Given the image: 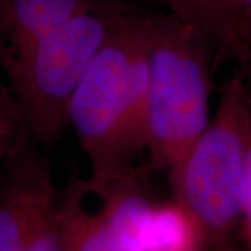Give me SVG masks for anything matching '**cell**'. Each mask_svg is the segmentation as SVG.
<instances>
[{"label": "cell", "instance_id": "obj_7", "mask_svg": "<svg viewBox=\"0 0 251 251\" xmlns=\"http://www.w3.org/2000/svg\"><path fill=\"white\" fill-rule=\"evenodd\" d=\"M92 194L100 200L105 216L125 251H140L156 201L151 197L143 172L133 166Z\"/></svg>", "mask_w": 251, "mask_h": 251}, {"label": "cell", "instance_id": "obj_5", "mask_svg": "<svg viewBox=\"0 0 251 251\" xmlns=\"http://www.w3.org/2000/svg\"><path fill=\"white\" fill-rule=\"evenodd\" d=\"M27 135L6 159L0 180V251H25L36 208L53 186L50 172Z\"/></svg>", "mask_w": 251, "mask_h": 251}, {"label": "cell", "instance_id": "obj_12", "mask_svg": "<svg viewBox=\"0 0 251 251\" xmlns=\"http://www.w3.org/2000/svg\"><path fill=\"white\" fill-rule=\"evenodd\" d=\"M27 135V125L16 99L0 87V162L6 161Z\"/></svg>", "mask_w": 251, "mask_h": 251}, {"label": "cell", "instance_id": "obj_10", "mask_svg": "<svg viewBox=\"0 0 251 251\" xmlns=\"http://www.w3.org/2000/svg\"><path fill=\"white\" fill-rule=\"evenodd\" d=\"M140 251H205L196 219L176 200L156 204Z\"/></svg>", "mask_w": 251, "mask_h": 251}, {"label": "cell", "instance_id": "obj_13", "mask_svg": "<svg viewBox=\"0 0 251 251\" xmlns=\"http://www.w3.org/2000/svg\"><path fill=\"white\" fill-rule=\"evenodd\" d=\"M240 232L246 251H251V113L246 133L244 153V202H243Z\"/></svg>", "mask_w": 251, "mask_h": 251}, {"label": "cell", "instance_id": "obj_4", "mask_svg": "<svg viewBox=\"0 0 251 251\" xmlns=\"http://www.w3.org/2000/svg\"><path fill=\"white\" fill-rule=\"evenodd\" d=\"M123 10L106 1L69 18L3 69L31 138L53 143L69 126L73 95Z\"/></svg>", "mask_w": 251, "mask_h": 251}, {"label": "cell", "instance_id": "obj_11", "mask_svg": "<svg viewBox=\"0 0 251 251\" xmlns=\"http://www.w3.org/2000/svg\"><path fill=\"white\" fill-rule=\"evenodd\" d=\"M25 251H67L53 186L46 191L36 208Z\"/></svg>", "mask_w": 251, "mask_h": 251}, {"label": "cell", "instance_id": "obj_8", "mask_svg": "<svg viewBox=\"0 0 251 251\" xmlns=\"http://www.w3.org/2000/svg\"><path fill=\"white\" fill-rule=\"evenodd\" d=\"M176 16L197 25L225 53L251 70V46L233 0H176Z\"/></svg>", "mask_w": 251, "mask_h": 251}, {"label": "cell", "instance_id": "obj_6", "mask_svg": "<svg viewBox=\"0 0 251 251\" xmlns=\"http://www.w3.org/2000/svg\"><path fill=\"white\" fill-rule=\"evenodd\" d=\"M108 0H0V67L69 18Z\"/></svg>", "mask_w": 251, "mask_h": 251}, {"label": "cell", "instance_id": "obj_9", "mask_svg": "<svg viewBox=\"0 0 251 251\" xmlns=\"http://www.w3.org/2000/svg\"><path fill=\"white\" fill-rule=\"evenodd\" d=\"M85 194L84 180H72L63 198H57L67 251H125L100 211L90 212L84 208Z\"/></svg>", "mask_w": 251, "mask_h": 251}, {"label": "cell", "instance_id": "obj_14", "mask_svg": "<svg viewBox=\"0 0 251 251\" xmlns=\"http://www.w3.org/2000/svg\"><path fill=\"white\" fill-rule=\"evenodd\" d=\"M251 46V0H233Z\"/></svg>", "mask_w": 251, "mask_h": 251}, {"label": "cell", "instance_id": "obj_1", "mask_svg": "<svg viewBox=\"0 0 251 251\" xmlns=\"http://www.w3.org/2000/svg\"><path fill=\"white\" fill-rule=\"evenodd\" d=\"M150 24L151 14L123 10L70 100L69 126L91 168L87 193L122 176L144 148Z\"/></svg>", "mask_w": 251, "mask_h": 251}, {"label": "cell", "instance_id": "obj_3", "mask_svg": "<svg viewBox=\"0 0 251 251\" xmlns=\"http://www.w3.org/2000/svg\"><path fill=\"white\" fill-rule=\"evenodd\" d=\"M251 91L243 74L225 84L204 133L169 175L173 200L196 219L205 251H225L240 227Z\"/></svg>", "mask_w": 251, "mask_h": 251}, {"label": "cell", "instance_id": "obj_2", "mask_svg": "<svg viewBox=\"0 0 251 251\" xmlns=\"http://www.w3.org/2000/svg\"><path fill=\"white\" fill-rule=\"evenodd\" d=\"M209 39L193 23L151 14L145 144L151 166L175 171L209 125Z\"/></svg>", "mask_w": 251, "mask_h": 251}]
</instances>
